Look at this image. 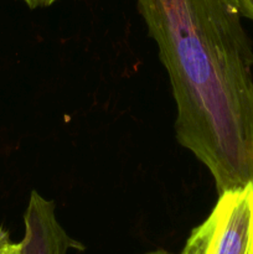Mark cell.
Listing matches in <instances>:
<instances>
[{"label":"cell","mask_w":253,"mask_h":254,"mask_svg":"<svg viewBox=\"0 0 253 254\" xmlns=\"http://www.w3.org/2000/svg\"><path fill=\"white\" fill-rule=\"evenodd\" d=\"M176 102V139L218 195L253 185V49L232 0H136Z\"/></svg>","instance_id":"6da1fadb"},{"label":"cell","mask_w":253,"mask_h":254,"mask_svg":"<svg viewBox=\"0 0 253 254\" xmlns=\"http://www.w3.org/2000/svg\"><path fill=\"white\" fill-rule=\"evenodd\" d=\"M189 254H253V185L218 195L210 216L193 228Z\"/></svg>","instance_id":"7a4b0ae2"},{"label":"cell","mask_w":253,"mask_h":254,"mask_svg":"<svg viewBox=\"0 0 253 254\" xmlns=\"http://www.w3.org/2000/svg\"><path fill=\"white\" fill-rule=\"evenodd\" d=\"M55 210L54 201L32 191L24 215V238L19 243H7L2 254H67L69 250H83L60 225Z\"/></svg>","instance_id":"3957f363"},{"label":"cell","mask_w":253,"mask_h":254,"mask_svg":"<svg viewBox=\"0 0 253 254\" xmlns=\"http://www.w3.org/2000/svg\"><path fill=\"white\" fill-rule=\"evenodd\" d=\"M243 17L253 21V0H232Z\"/></svg>","instance_id":"277c9868"},{"label":"cell","mask_w":253,"mask_h":254,"mask_svg":"<svg viewBox=\"0 0 253 254\" xmlns=\"http://www.w3.org/2000/svg\"><path fill=\"white\" fill-rule=\"evenodd\" d=\"M30 9H36V7H46L56 2L57 0H22Z\"/></svg>","instance_id":"5b68a950"},{"label":"cell","mask_w":253,"mask_h":254,"mask_svg":"<svg viewBox=\"0 0 253 254\" xmlns=\"http://www.w3.org/2000/svg\"><path fill=\"white\" fill-rule=\"evenodd\" d=\"M144 254H173V253L168 252V251H164V250H156V251H151V252H146ZM180 254H189V253L186 252V251L183 250V251H181Z\"/></svg>","instance_id":"8992f818"},{"label":"cell","mask_w":253,"mask_h":254,"mask_svg":"<svg viewBox=\"0 0 253 254\" xmlns=\"http://www.w3.org/2000/svg\"><path fill=\"white\" fill-rule=\"evenodd\" d=\"M5 246H6V245H5ZM5 246H4V247H5ZM4 247L0 248V254H2V250H4Z\"/></svg>","instance_id":"52a82bcc"},{"label":"cell","mask_w":253,"mask_h":254,"mask_svg":"<svg viewBox=\"0 0 253 254\" xmlns=\"http://www.w3.org/2000/svg\"><path fill=\"white\" fill-rule=\"evenodd\" d=\"M1 248H2V247H1Z\"/></svg>","instance_id":"ba28073f"}]
</instances>
